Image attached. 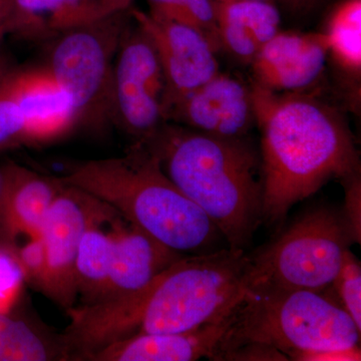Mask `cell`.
Returning a JSON list of instances; mask_svg holds the SVG:
<instances>
[{
	"label": "cell",
	"mask_w": 361,
	"mask_h": 361,
	"mask_svg": "<svg viewBox=\"0 0 361 361\" xmlns=\"http://www.w3.org/2000/svg\"><path fill=\"white\" fill-rule=\"evenodd\" d=\"M129 224L125 227L120 223L114 232L113 257L108 281L94 302L140 290L185 256L163 245L140 228Z\"/></svg>",
	"instance_id": "15"
},
{
	"label": "cell",
	"mask_w": 361,
	"mask_h": 361,
	"mask_svg": "<svg viewBox=\"0 0 361 361\" xmlns=\"http://www.w3.org/2000/svg\"><path fill=\"white\" fill-rule=\"evenodd\" d=\"M4 85L23 118L26 144L54 141L78 127L73 99L47 66L7 68Z\"/></svg>",
	"instance_id": "12"
},
{
	"label": "cell",
	"mask_w": 361,
	"mask_h": 361,
	"mask_svg": "<svg viewBox=\"0 0 361 361\" xmlns=\"http://www.w3.org/2000/svg\"><path fill=\"white\" fill-rule=\"evenodd\" d=\"M11 9L0 11V44L6 35H8V18Z\"/></svg>",
	"instance_id": "31"
},
{
	"label": "cell",
	"mask_w": 361,
	"mask_h": 361,
	"mask_svg": "<svg viewBox=\"0 0 361 361\" xmlns=\"http://www.w3.org/2000/svg\"><path fill=\"white\" fill-rule=\"evenodd\" d=\"M348 183V197H346V209L343 213L353 235L355 242H360V218L357 216V211L360 208V176L346 180Z\"/></svg>",
	"instance_id": "28"
},
{
	"label": "cell",
	"mask_w": 361,
	"mask_h": 361,
	"mask_svg": "<svg viewBox=\"0 0 361 361\" xmlns=\"http://www.w3.org/2000/svg\"><path fill=\"white\" fill-rule=\"evenodd\" d=\"M130 9L68 28L54 39L47 68L73 99L78 126L114 123V63Z\"/></svg>",
	"instance_id": "7"
},
{
	"label": "cell",
	"mask_w": 361,
	"mask_h": 361,
	"mask_svg": "<svg viewBox=\"0 0 361 361\" xmlns=\"http://www.w3.org/2000/svg\"><path fill=\"white\" fill-rule=\"evenodd\" d=\"M355 241L343 210L316 208L269 245L249 254L248 291L329 290Z\"/></svg>",
	"instance_id": "6"
},
{
	"label": "cell",
	"mask_w": 361,
	"mask_h": 361,
	"mask_svg": "<svg viewBox=\"0 0 361 361\" xmlns=\"http://www.w3.org/2000/svg\"><path fill=\"white\" fill-rule=\"evenodd\" d=\"M329 291L247 292L211 360L247 343L272 346L289 360L300 353L360 346V329Z\"/></svg>",
	"instance_id": "5"
},
{
	"label": "cell",
	"mask_w": 361,
	"mask_h": 361,
	"mask_svg": "<svg viewBox=\"0 0 361 361\" xmlns=\"http://www.w3.org/2000/svg\"><path fill=\"white\" fill-rule=\"evenodd\" d=\"M104 207L89 195L61 182L40 230L44 265L35 284L66 310L73 308L78 296L75 266L80 242Z\"/></svg>",
	"instance_id": "9"
},
{
	"label": "cell",
	"mask_w": 361,
	"mask_h": 361,
	"mask_svg": "<svg viewBox=\"0 0 361 361\" xmlns=\"http://www.w3.org/2000/svg\"><path fill=\"white\" fill-rule=\"evenodd\" d=\"M329 54L353 80L361 73V0H344L334 9L324 32Z\"/></svg>",
	"instance_id": "19"
},
{
	"label": "cell",
	"mask_w": 361,
	"mask_h": 361,
	"mask_svg": "<svg viewBox=\"0 0 361 361\" xmlns=\"http://www.w3.org/2000/svg\"><path fill=\"white\" fill-rule=\"evenodd\" d=\"M149 13L196 28L220 51L219 35L213 0H147Z\"/></svg>",
	"instance_id": "21"
},
{
	"label": "cell",
	"mask_w": 361,
	"mask_h": 361,
	"mask_svg": "<svg viewBox=\"0 0 361 361\" xmlns=\"http://www.w3.org/2000/svg\"><path fill=\"white\" fill-rule=\"evenodd\" d=\"M324 32H279L250 63L253 85L273 92H303L322 78L329 58Z\"/></svg>",
	"instance_id": "13"
},
{
	"label": "cell",
	"mask_w": 361,
	"mask_h": 361,
	"mask_svg": "<svg viewBox=\"0 0 361 361\" xmlns=\"http://www.w3.org/2000/svg\"><path fill=\"white\" fill-rule=\"evenodd\" d=\"M58 178L44 177L9 161L0 168V236L7 243L20 237L39 238L40 230L59 193Z\"/></svg>",
	"instance_id": "14"
},
{
	"label": "cell",
	"mask_w": 361,
	"mask_h": 361,
	"mask_svg": "<svg viewBox=\"0 0 361 361\" xmlns=\"http://www.w3.org/2000/svg\"><path fill=\"white\" fill-rule=\"evenodd\" d=\"M66 30L61 0H11L8 35L54 40Z\"/></svg>",
	"instance_id": "20"
},
{
	"label": "cell",
	"mask_w": 361,
	"mask_h": 361,
	"mask_svg": "<svg viewBox=\"0 0 361 361\" xmlns=\"http://www.w3.org/2000/svg\"><path fill=\"white\" fill-rule=\"evenodd\" d=\"M20 266L11 252L0 249V314H7L20 285Z\"/></svg>",
	"instance_id": "26"
},
{
	"label": "cell",
	"mask_w": 361,
	"mask_h": 361,
	"mask_svg": "<svg viewBox=\"0 0 361 361\" xmlns=\"http://www.w3.org/2000/svg\"><path fill=\"white\" fill-rule=\"evenodd\" d=\"M287 355L278 349L261 343H247L225 353L218 361H285Z\"/></svg>",
	"instance_id": "27"
},
{
	"label": "cell",
	"mask_w": 361,
	"mask_h": 361,
	"mask_svg": "<svg viewBox=\"0 0 361 361\" xmlns=\"http://www.w3.org/2000/svg\"><path fill=\"white\" fill-rule=\"evenodd\" d=\"M165 92V78L155 47L132 16L114 63V123L135 142L147 141L166 123Z\"/></svg>",
	"instance_id": "8"
},
{
	"label": "cell",
	"mask_w": 361,
	"mask_h": 361,
	"mask_svg": "<svg viewBox=\"0 0 361 361\" xmlns=\"http://www.w3.org/2000/svg\"><path fill=\"white\" fill-rule=\"evenodd\" d=\"M224 320L182 334H140L92 353L94 361H193L212 360L230 324Z\"/></svg>",
	"instance_id": "16"
},
{
	"label": "cell",
	"mask_w": 361,
	"mask_h": 361,
	"mask_svg": "<svg viewBox=\"0 0 361 361\" xmlns=\"http://www.w3.org/2000/svg\"><path fill=\"white\" fill-rule=\"evenodd\" d=\"M221 49L250 63L280 32L279 11L270 0L215 2Z\"/></svg>",
	"instance_id": "17"
},
{
	"label": "cell",
	"mask_w": 361,
	"mask_h": 361,
	"mask_svg": "<svg viewBox=\"0 0 361 361\" xmlns=\"http://www.w3.org/2000/svg\"><path fill=\"white\" fill-rule=\"evenodd\" d=\"M249 267L243 249L185 255L145 286L134 336L182 334L226 319L248 292Z\"/></svg>",
	"instance_id": "4"
},
{
	"label": "cell",
	"mask_w": 361,
	"mask_h": 361,
	"mask_svg": "<svg viewBox=\"0 0 361 361\" xmlns=\"http://www.w3.org/2000/svg\"><path fill=\"white\" fill-rule=\"evenodd\" d=\"M7 68L0 61V151L27 145L20 111L4 89V80Z\"/></svg>",
	"instance_id": "25"
},
{
	"label": "cell",
	"mask_w": 361,
	"mask_h": 361,
	"mask_svg": "<svg viewBox=\"0 0 361 361\" xmlns=\"http://www.w3.org/2000/svg\"><path fill=\"white\" fill-rule=\"evenodd\" d=\"M66 30L132 8L133 0H61Z\"/></svg>",
	"instance_id": "24"
},
{
	"label": "cell",
	"mask_w": 361,
	"mask_h": 361,
	"mask_svg": "<svg viewBox=\"0 0 361 361\" xmlns=\"http://www.w3.org/2000/svg\"><path fill=\"white\" fill-rule=\"evenodd\" d=\"M145 142L229 248L245 250L263 221L261 156L246 137H219L166 122Z\"/></svg>",
	"instance_id": "2"
},
{
	"label": "cell",
	"mask_w": 361,
	"mask_h": 361,
	"mask_svg": "<svg viewBox=\"0 0 361 361\" xmlns=\"http://www.w3.org/2000/svg\"><path fill=\"white\" fill-rule=\"evenodd\" d=\"M281 1L293 11H310L322 0H281Z\"/></svg>",
	"instance_id": "30"
},
{
	"label": "cell",
	"mask_w": 361,
	"mask_h": 361,
	"mask_svg": "<svg viewBox=\"0 0 361 361\" xmlns=\"http://www.w3.org/2000/svg\"><path fill=\"white\" fill-rule=\"evenodd\" d=\"M133 18L148 35L165 78L164 116L171 104L220 73L212 44L196 28L130 9Z\"/></svg>",
	"instance_id": "10"
},
{
	"label": "cell",
	"mask_w": 361,
	"mask_h": 361,
	"mask_svg": "<svg viewBox=\"0 0 361 361\" xmlns=\"http://www.w3.org/2000/svg\"><path fill=\"white\" fill-rule=\"evenodd\" d=\"M251 90L261 132L263 221L281 224L292 206L327 180L360 176V152L334 106L305 92Z\"/></svg>",
	"instance_id": "1"
},
{
	"label": "cell",
	"mask_w": 361,
	"mask_h": 361,
	"mask_svg": "<svg viewBox=\"0 0 361 361\" xmlns=\"http://www.w3.org/2000/svg\"><path fill=\"white\" fill-rule=\"evenodd\" d=\"M214 2L235 1V0H213Z\"/></svg>",
	"instance_id": "33"
},
{
	"label": "cell",
	"mask_w": 361,
	"mask_h": 361,
	"mask_svg": "<svg viewBox=\"0 0 361 361\" xmlns=\"http://www.w3.org/2000/svg\"><path fill=\"white\" fill-rule=\"evenodd\" d=\"M54 357V349L27 323L0 314V361H45Z\"/></svg>",
	"instance_id": "22"
},
{
	"label": "cell",
	"mask_w": 361,
	"mask_h": 361,
	"mask_svg": "<svg viewBox=\"0 0 361 361\" xmlns=\"http://www.w3.org/2000/svg\"><path fill=\"white\" fill-rule=\"evenodd\" d=\"M331 290L341 307L361 330V266L350 249L344 253Z\"/></svg>",
	"instance_id": "23"
},
{
	"label": "cell",
	"mask_w": 361,
	"mask_h": 361,
	"mask_svg": "<svg viewBox=\"0 0 361 361\" xmlns=\"http://www.w3.org/2000/svg\"><path fill=\"white\" fill-rule=\"evenodd\" d=\"M360 346L348 349L304 353L296 355L293 360L299 361H356L360 360Z\"/></svg>",
	"instance_id": "29"
},
{
	"label": "cell",
	"mask_w": 361,
	"mask_h": 361,
	"mask_svg": "<svg viewBox=\"0 0 361 361\" xmlns=\"http://www.w3.org/2000/svg\"><path fill=\"white\" fill-rule=\"evenodd\" d=\"M94 218L82 236L78 248L77 266L78 294H82L85 304L97 300L108 281L114 249V232L106 233L99 224L106 211Z\"/></svg>",
	"instance_id": "18"
},
{
	"label": "cell",
	"mask_w": 361,
	"mask_h": 361,
	"mask_svg": "<svg viewBox=\"0 0 361 361\" xmlns=\"http://www.w3.org/2000/svg\"><path fill=\"white\" fill-rule=\"evenodd\" d=\"M58 179L183 255L205 250L221 235L145 142H135L123 156L75 163Z\"/></svg>",
	"instance_id": "3"
},
{
	"label": "cell",
	"mask_w": 361,
	"mask_h": 361,
	"mask_svg": "<svg viewBox=\"0 0 361 361\" xmlns=\"http://www.w3.org/2000/svg\"><path fill=\"white\" fill-rule=\"evenodd\" d=\"M11 0H0V11L11 9Z\"/></svg>",
	"instance_id": "32"
},
{
	"label": "cell",
	"mask_w": 361,
	"mask_h": 361,
	"mask_svg": "<svg viewBox=\"0 0 361 361\" xmlns=\"http://www.w3.org/2000/svg\"><path fill=\"white\" fill-rule=\"evenodd\" d=\"M165 121L219 137H246L256 123L251 87L219 73L171 104Z\"/></svg>",
	"instance_id": "11"
}]
</instances>
